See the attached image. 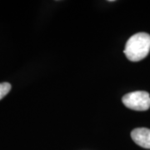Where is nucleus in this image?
Listing matches in <instances>:
<instances>
[{
	"label": "nucleus",
	"instance_id": "f257e3e1",
	"mask_svg": "<svg viewBox=\"0 0 150 150\" xmlns=\"http://www.w3.org/2000/svg\"><path fill=\"white\" fill-rule=\"evenodd\" d=\"M150 51V35L146 33H138L127 41L124 54L132 62L144 59Z\"/></svg>",
	"mask_w": 150,
	"mask_h": 150
},
{
	"label": "nucleus",
	"instance_id": "f03ea898",
	"mask_svg": "<svg viewBox=\"0 0 150 150\" xmlns=\"http://www.w3.org/2000/svg\"><path fill=\"white\" fill-rule=\"evenodd\" d=\"M122 101L126 107L135 111H146L150 108V95L148 92L129 93L123 97Z\"/></svg>",
	"mask_w": 150,
	"mask_h": 150
},
{
	"label": "nucleus",
	"instance_id": "7ed1b4c3",
	"mask_svg": "<svg viewBox=\"0 0 150 150\" xmlns=\"http://www.w3.org/2000/svg\"><path fill=\"white\" fill-rule=\"evenodd\" d=\"M131 137L136 144L150 149V129L146 128L135 129L131 132Z\"/></svg>",
	"mask_w": 150,
	"mask_h": 150
},
{
	"label": "nucleus",
	"instance_id": "20e7f679",
	"mask_svg": "<svg viewBox=\"0 0 150 150\" xmlns=\"http://www.w3.org/2000/svg\"><path fill=\"white\" fill-rule=\"evenodd\" d=\"M11 88L12 87L9 83H0V100L3 99L10 92Z\"/></svg>",
	"mask_w": 150,
	"mask_h": 150
}]
</instances>
